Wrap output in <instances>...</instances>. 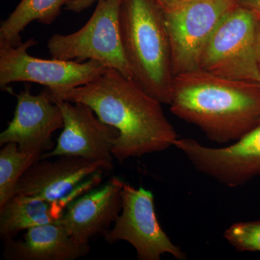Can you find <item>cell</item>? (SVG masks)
Listing matches in <instances>:
<instances>
[{"instance_id":"obj_1","label":"cell","mask_w":260,"mask_h":260,"mask_svg":"<svg viewBox=\"0 0 260 260\" xmlns=\"http://www.w3.org/2000/svg\"><path fill=\"white\" fill-rule=\"evenodd\" d=\"M47 90L53 100L86 104L102 122L116 128L119 135L112 154L119 162L167 150L179 138L161 103L117 70L109 68L71 90Z\"/></svg>"},{"instance_id":"obj_2","label":"cell","mask_w":260,"mask_h":260,"mask_svg":"<svg viewBox=\"0 0 260 260\" xmlns=\"http://www.w3.org/2000/svg\"><path fill=\"white\" fill-rule=\"evenodd\" d=\"M169 105L211 141L232 143L260 124V82L191 70L174 76Z\"/></svg>"},{"instance_id":"obj_3","label":"cell","mask_w":260,"mask_h":260,"mask_svg":"<svg viewBox=\"0 0 260 260\" xmlns=\"http://www.w3.org/2000/svg\"><path fill=\"white\" fill-rule=\"evenodd\" d=\"M121 42L134 80L161 104L172 101V49L164 17L155 0H121Z\"/></svg>"},{"instance_id":"obj_4","label":"cell","mask_w":260,"mask_h":260,"mask_svg":"<svg viewBox=\"0 0 260 260\" xmlns=\"http://www.w3.org/2000/svg\"><path fill=\"white\" fill-rule=\"evenodd\" d=\"M172 49L174 76L199 69L200 58L214 30L240 0H155Z\"/></svg>"},{"instance_id":"obj_5","label":"cell","mask_w":260,"mask_h":260,"mask_svg":"<svg viewBox=\"0 0 260 260\" xmlns=\"http://www.w3.org/2000/svg\"><path fill=\"white\" fill-rule=\"evenodd\" d=\"M121 0H100L83 28L67 35H53L47 44L51 58L78 62L97 61L134 79L121 42Z\"/></svg>"},{"instance_id":"obj_6","label":"cell","mask_w":260,"mask_h":260,"mask_svg":"<svg viewBox=\"0 0 260 260\" xmlns=\"http://www.w3.org/2000/svg\"><path fill=\"white\" fill-rule=\"evenodd\" d=\"M258 20L239 4L220 22L205 46L199 69L229 79L259 82Z\"/></svg>"},{"instance_id":"obj_7","label":"cell","mask_w":260,"mask_h":260,"mask_svg":"<svg viewBox=\"0 0 260 260\" xmlns=\"http://www.w3.org/2000/svg\"><path fill=\"white\" fill-rule=\"evenodd\" d=\"M37 44L30 39L18 47H0L2 90L19 82L41 84L51 91L71 90L93 81L109 69L94 60L78 62L34 57L28 51Z\"/></svg>"},{"instance_id":"obj_8","label":"cell","mask_w":260,"mask_h":260,"mask_svg":"<svg viewBox=\"0 0 260 260\" xmlns=\"http://www.w3.org/2000/svg\"><path fill=\"white\" fill-rule=\"evenodd\" d=\"M113 162L61 155L54 160L40 159L29 168L18 183L16 194L37 197L65 208L83 191L99 184Z\"/></svg>"},{"instance_id":"obj_9","label":"cell","mask_w":260,"mask_h":260,"mask_svg":"<svg viewBox=\"0 0 260 260\" xmlns=\"http://www.w3.org/2000/svg\"><path fill=\"white\" fill-rule=\"evenodd\" d=\"M122 209L114 226L104 237L106 242L129 243L139 260H160L164 254L177 259H186V254L172 242L159 224L151 191L136 189L124 184L121 191Z\"/></svg>"},{"instance_id":"obj_10","label":"cell","mask_w":260,"mask_h":260,"mask_svg":"<svg viewBox=\"0 0 260 260\" xmlns=\"http://www.w3.org/2000/svg\"><path fill=\"white\" fill-rule=\"evenodd\" d=\"M180 150L197 170L235 188L260 177V124L224 148H209L191 138H178Z\"/></svg>"},{"instance_id":"obj_11","label":"cell","mask_w":260,"mask_h":260,"mask_svg":"<svg viewBox=\"0 0 260 260\" xmlns=\"http://www.w3.org/2000/svg\"><path fill=\"white\" fill-rule=\"evenodd\" d=\"M17 99L13 119L0 134V145L15 143L23 152L44 153L54 148L52 135L64 126V118L60 107L45 90L34 95L30 84L20 93L7 90Z\"/></svg>"},{"instance_id":"obj_12","label":"cell","mask_w":260,"mask_h":260,"mask_svg":"<svg viewBox=\"0 0 260 260\" xmlns=\"http://www.w3.org/2000/svg\"><path fill=\"white\" fill-rule=\"evenodd\" d=\"M53 102L60 107L64 126L56 146L43 153L41 159L73 155L112 162L113 149L119 138V131L102 122L86 104L61 100Z\"/></svg>"},{"instance_id":"obj_13","label":"cell","mask_w":260,"mask_h":260,"mask_svg":"<svg viewBox=\"0 0 260 260\" xmlns=\"http://www.w3.org/2000/svg\"><path fill=\"white\" fill-rule=\"evenodd\" d=\"M124 184L120 178L112 177L101 187L78 197L67 207L59 223L77 242L105 237L120 215Z\"/></svg>"},{"instance_id":"obj_14","label":"cell","mask_w":260,"mask_h":260,"mask_svg":"<svg viewBox=\"0 0 260 260\" xmlns=\"http://www.w3.org/2000/svg\"><path fill=\"white\" fill-rule=\"evenodd\" d=\"M3 241L5 260H75L90 251V243L77 242L59 222L30 228L22 240Z\"/></svg>"},{"instance_id":"obj_15","label":"cell","mask_w":260,"mask_h":260,"mask_svg":"<svg viewBox=\"0 0 260 260\" xmlns=\"http://www.w3.org/2000/svg\"><path fill=\"white\" fill-rule=\"evenodd\" d=\"M65 209L64 205L37 197L15 194L0 208V237L15 239L22 231L57 223Z\"/></svg>"},{"instance_id":"obj_16","label":"cell","mask_w":260,"mask_h":260,"mask_svg":"<svg viewBox=\"0 0 260 260\" xmlns=\"http://www.w3.org/2000/svg\"><path fill=\"white\" fill-rule=\"evenodd\" d=\"M70 0H21L0 27V47H18L21 34L32 21L49 25Z\"/></svg>"},{"instance_id":"obj_17","label":"cell","mask_w":260,"mask_h":260,"mask_svg":"<svg viewBox=\"0 0 260 260\" xmlns=\"http://www.w3.org/2000/svg\"><path fill=\"white\" fill-rule=\"evenodd\" d=\"M3 146L0 150V208L14 196L20 178L43 154L21 151L15 143Z\"/></svg>"},{"instance_id":"obj_18","label":"cell","mask_w":260,"mask_h":260,"mask_svg":"<svg viewBox=\"0 0 260 260\" xmlns=\"http://www.w3.org/2000/svg\"><path fill=\"white\" fill-rule=\"evenodd\" d=\"M223 237L237 251L260 252V220L233 224Z\"/></svg>"},{"instance_id":"obj_19","label":"cell","mask_w":260,"mask_h":260,"mask_svg":"<svg viewBox=\"0 0 260 260\" xmlns=\"http://www.w3.org/2000/svg\"><path fill=\"white\" fill-rule=\"evenodd\" d=\"M99 1L100 0H70L65 5L64 9L73 13H81Z\"/></svg>"},{"instance_id":"obj_20","label":"cell","mask_w":260,"mask_h":260,"mask_svg":"<svg viewBox=\"0 0 260 260\" xmlns=\"http://www.w3.org/2000/svg\"><path fill=\"white\" fill-rule=\"evenodd\" d=\"M240 4L251 10L260 21V0H240Z\"/></svg>"},{"instance_id":"obj_21","label":"cell","mask_w":260,"mask_h":260,"mask_svg":"<svg viewBox=\"0 0 260 260\" xmlns=\"http://www.w3.org/2000/svg\"><path fill=\"white\" fill-rule=\"evenodd\" d=\"M258 20V19H257ZM257 55L260 64V21L258 20V32H257Z\"/></svg>"},{"instance_id":"obj_22","label":"cell","mask_w":260,"mask_h":260,"mask_svg":"<svg viewBox=\"0 0 260 260\" xmlns=\"http://www.w3.org/2000/svg\"><path fill=\"white\" fill-rule=\"evenodd\" d=\"M259 82H260V76H259Z\"/></svg>"}]
</instances>
